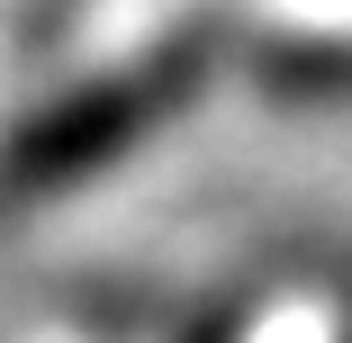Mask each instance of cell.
Segmentation results:
<instances>
[{
  "instance_id": "cell-1",
  "label": "cell",
  "mask_w": 352,
  "mask_h": 343,
  "mask_svg": "<svg viewBox=\"0 0 352 343\" xmlns=\"http://www.w3.org/2000/svg\"><path fill=\"white\" fill-rule=\"evenodd\" d=\"M190 82H199V45H163V54H145V63H118V73L45 100V109L10 135L0 181H10V190H73V181L109 172L145 126H163V118L190 100Z\"/></svg>"
},
{
  "instance_id": "cell-2",
  "label": "cell",
  "mask_w": 352,
  "mask_h": 343,
  "mask_svg": "<svg viewBox=\"0 0 352 343\" xmlns=\"http://www.w3.org/2000/svg\"><path fill=\"white\" fill-rule=\"evenodd\" d=\"M235 334H244V325H235V316H208V325H199V334H190V343H235Z\"/></svg>"
}]
</instances>
